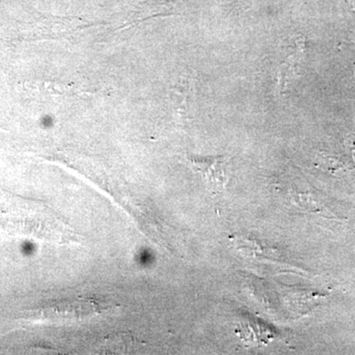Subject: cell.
I'll return each mask as SVG.
<instances>
[{
    "label": "cell",
    "mask_w": 355,
    "mask_h": 355,
    "mask_svg": "<svg viewBox=\"0 0 355 355\" xmlns=\"http://www.w3.org/2000/svg\"><path fill=\"white\" fill-rule=\"evenodd\" d=\"M189 164L191 169L200 175L203 181L214 193H220L227 186L229 181L228 164L229 158L224 156H210L200 157L190 156L188 157Z\"/></svg>",
    "instance_id": "obj_2"
},
{
    "label": "cell",
    "mask_w": 355,
    "mask_h": 355,
    "mask_svg": "<svg viewBox=\"0 0 355 355\" xmlns=\"http://www.w3.org/2000/svg\"><path fill=\"white\" fill-rule=\"evenodd\" d=\"M111 306L94 298H76L53 302L40 311V316L53 322H74L101 314Z\"/></svg>",
    "instance_id": "obj_1"
},
{
    "label": "cell",
    "mask_w": 355,
    "mask_h": 355,
    "mask_svg": "<svg viewBox=\"0 0 355 355\" xmlns=\"http://www.w3.org/2000/svg\"><path fill=\"white\" fill-rule=\"evenodd\" d=\"M304 51V42L296 41V49L294 50L293 53L286 60V64H282L279 70V74H277V78H279V83L282 87H286V84L291 80L295 70L297 69L299 62H301L302 58V53Z\"/></svg>",
    "instance_id": "obj_3"
},
{
    "label": "cell",
    "mask_w": 355,
    "mask_h": 355,
    "mask_svg": "<svg viewBox=\"0 0 355 355\" xmlns=\"http://www.w3.org/2000/svg\"><path fill=\"white\" fill-rule=\"evenodd\" d=\"M239 1H242V0H239Z\"/></svg>",
    "instance_id": "obj_4"
}]
</instances>
